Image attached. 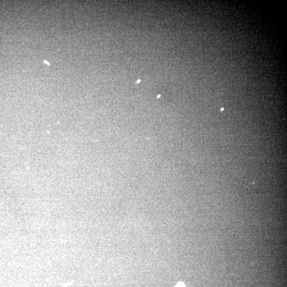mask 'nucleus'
Masks as SVG:
<instances>
[{
  "label": "nucleus",
  "instance_id": "f257e3e1",
  "mask_svg": "<svg viewBox=\"0 0 287 287\" xmlns=\"http://www.w3.org/2000/svg\"><path fill=\"white\" fill-rule=\"evenodd\" d=\"M175 287H186V286H185L184 283L181 282H179L177 284V286Z\"/></svg>",
  "mask_w": 287,
  "mask_h": 287
}]
</instances>
